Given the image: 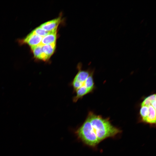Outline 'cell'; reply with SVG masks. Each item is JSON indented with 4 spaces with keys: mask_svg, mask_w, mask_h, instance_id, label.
I'll return each instance as SVG.
<instances>
[{
    "mask_svg": "<svg viewBox=\"0 0 156 156\" xmlns=\"http://www.w3.org/2000/svg\"><path fill=\"white\" fill-rule=\"evenodd\" d=\"M78 69L72 83L73 90L76 93L73 99L74 102L91 92L94 86L92 73L88 71L81 69L80 65L78 66Z\"/></svg>",
    "mask_w": 156,
    "mask_h": 156,
    "instance_id": "2",
    "label": "cell"
},
{
    "mask_svg": "<svg viewBox=\"0 0 156 156\" xmlns=\"http://www.w3.org/2000/svg\"><path fill=\"white\" fill-rule=\"evenodd\" d=\"M42 47V45L40 44L31 47V48L35 58L44 61H47L46 56L43 52Z\"/></svg>",
    "mask_w": 156,
    "mask_h": 156,
    "instance_id": "6",
    "label": "cell"
},
{
    "mask_svg": "<svg viewBox=\"0 0 156 156\" xmlns=\"http://www.w3.org/2000/svg\"><path fill=\"white\" fill-rule=\"evenodd\" d=\"M61 21L60 17L46 22L40 26L42 29L49 32H51L56 30Z\"/></svg>",
    "mask_w": 156,
    "mask_h": 156,
    "instance_id": "3",
    "label": "cell"
},
{
    "mask_svg": "<svg viewBox=\"0 0 156 156\" xmlns=\"http://www.w3.org/2000/svg\"><path fill=\"white\" fill-rule=\"evenodd\" d=\"M151 105L155 109H156V100L153 101L151 104Z\"/></svg>",
    "mask_w": 156,
    "mask_h": 156,
    "instance_id": "12",
    "label": "cell"
},
{
    "mask_svg": "<svg viewBox=\"0 0 156 156\" xmlns=\"http://www.w3.org/2000/svg\"><path fill=\"white\" fill-rule=\"evenodd\" d=\"M121 132L107 119L90 112L76 131V134L85 144L94 147L105 139L114 137Z\"/></svg>",
    "mask_w": 156,
    "mask_h": 156,
    "instance_id": "1",
    "label": "cell"
},
{
    "mask_svg": "<svg viewBox=\"0 0 156 156\" xmlns=\"http://www.w3.org/2000/svg\"><path fill=\"white\" fill-rule=\"evenodd\" d=\"M57 33V30L49 32L43 37L40 44L43 45L56 43Z\"/></svg>",
    "mask_w": 156,
    "mask_h": 156,
    "instance_id": "5",
    "label": "cell"
},
{
    "mask_svg": "<svg viewBox=\"0 0 156 156\" xmlns=\"http://www.w3.org/2000/svg\"><path fill=\"white\" fill-rule=\"evenodd\" d=\"M156 100V95L153 94L146 97L141 104V106H148L151 105L152 103Z\"/></svg>",
    "mask_w": 156,
    "mask_h": 156,
    "instance_id": "10",
    "label": "cell"
},
{
    "mask_svg": "<svg viewBox=\"0 0 156 156\" xmlns=\"http://www.w3.org/2000/svg\"><path fill=\"white\" fill-rule=\"evenodd\" d=\"M55 47L56 43L42 45V50L46 56L47 61L53 53Z\"/></svg>",
    "mask_w": 156,
    "mask_h": 156,
    "instance_id": "7",
    "label": "cell"
},
{
    "mask_svg": "<svg viewBox=\"0 0 156 156\" xmlns=\"http://www.w3.org/2000/svg\"><path fill=\"white\" fill-rule=\"evenodd\" d=\"M42 38L31 32L24 39L23 42L31 47L40 44Z\"/></svg>",
    "mask_w": 156,
    "mask_h": 156,
    "instance_id": "4",
    "label": "cell"
},
{
    "mask_svg": "<svg viewBox=\"0 0 156 156\" xmlns=\"http://www.w3.org/2000/svg\"><path fill=\"white\" fill-rule=\"evenodd\" d=\"M31 32L34 34L43 37L46 36L49 32L44 30L40 27L36 28Z\"/></svg>",
    "mask_w": 156,
    "mask_h": 156,
    "instance_id": "11",
    "label": "cell"
},
{
    "mask_svg": "<svg viewBox=\"0 0 156 156\" xmlns=\"http://www.w3.org/2000/svg\"><path fill=\"white\" fill-rule=\"evenodd\" d=\"M149 114L144 122L153 125L156 123V109L151 105L148 106Z\"/></svg>",
    "mask_w": 156,
    "mask_h": 156,
    "instance_id": "8",
    "label": "cell"
},
{
    "mask_svg": "<svg viewBox=\"0 0 156 156\" xmlns=\"http://www.w3.org/2000/svg\"><path fill=\"white\" fill-rule=\"evenodd\" d=\"M149 114V110L148 107L146 106H141L140 110V114L143 121L144 122Z\"/></svg>",
    "mask_w": 156,
    "mask_h": 156,
    "instance_id": "9",
    "label": "cell"
}]
</instances>
